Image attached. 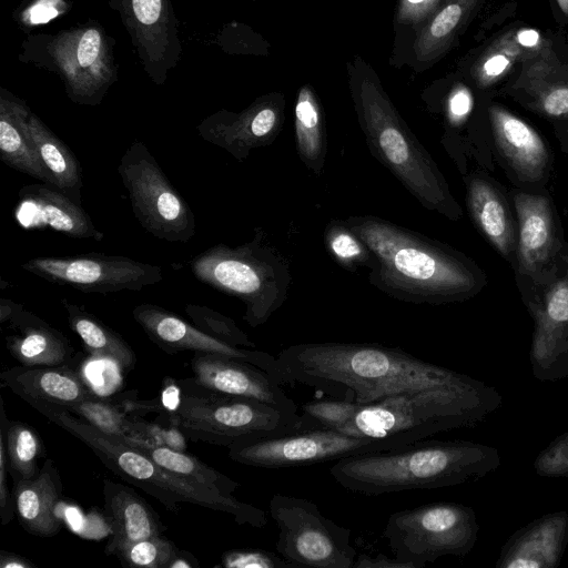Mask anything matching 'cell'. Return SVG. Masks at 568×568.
I'll use <instances>...</instances> for the list:
<instances>
[{
    "label": "cell",
    "instance_id": "cell-1",
    "mask_svg": "<svg viewBox=\"0 0 568 568\" xmlns=\"http://www.w3.org/2000/svg\"><path fill=\"white\" fill-rule=\"evenodd\" d=\"M467 375L425 362L400 347L372 343H301L276 357L275 382L301 384L358 405Z\"/></svg>",
    "mask_w": 568,
    "mask_h": 568
},
{
    "label": "cell",
    "instance_id": "cell-2",
    "mask_svg": "<svg viewBox=\"0 0 568 568\" xmlns=\"http://www.w3.org/2000/svg\"><path fill=\"white\" fill-rule=\"evenodd\" d=\"M346 225L374 256L368 281L387 295L414 304L442 305L476 296L487 275L466 254L373 215H352Z\"/></svg>",
    "mask_w": 568,
    "mask_h": 568
},
{
    "label": "cell",
    "instance_id": "cell-3",
    "mask_svg": "<svg viewBox=\"0 0 568 568\" xmlns=\"http://www.w3.org/2000/svg\"><path fill=\"white\" fill-rule=\"evenodd\" d=\"M497 448L470 440H420L408 447L346 457L329 468L347 490L378 496L473 483L500 466Z\"/></svg>",
    "mask_w": 568,
    "mask_h": 568
},
{
    "label": "cell",
    "instance_id": "cell-4",
    "mask_svg": "<svg viewBox=\"0 0 568 568\" xmlns=\"http://www.w3.org/2000/svg\"><path fill=\"white\" fill-rule=\"evenodd\" d=\"M501 405L497 388L467 375L359 405L339 432L408 447L437 433L474 427Z\"/></svg>",
    "mask_w": 568,
    "mask_h": 568
},
{
    "label": "cell",
    "instance_id": "cell-5",
    "mask_svg": "<svg viewBox=\"0 0 568 568\" xmlns=\"http://www.w3.org/2000/svg\"><path fill=\"white\" fill-rule=\"evenodd\" d=\"M34 409L83 442L120 478L140 487L174 514L179 513L181 503H189L225 513L239 525L255 528L266 525L261 508L166 469L125 440L101 432L62 406L39 405Z\"/></svg>",
    "mask_w": 568,
    "mask_h": 568
},
{
    "label": "cell",
    "instance_id": "cell-6",
    "mask_svg": "<svg viewBox=\"0 0 568 568\" xmlns=\"http://www.w3.org/2000/svg\"><path fill=\"white\" fill-rule=\"evenodd\" d=\"M246 243L215 244L189 265L200 282L243 302V320L257 327L285 303L292 281L290 262L266 243L262 229Z\"/></svg>",
    "mask_w": 568,
    "mask_h": 568
},
{
    "label": "cell",
    "instance_id": "cell-7",
    "mask_svg": "<svg viewBox=\"0 0 568 568\" xmlns=\"http://www.w3.org/2000/svg\"><path fill=\"white\" fill-rule=\"evenodd\" d=\"M358 102L359 123L372 155L425 209L459 220L463 210L437 163L392 105L377 94H364Z\"/></svg>",
    "mask_w": 568,
    "mask_h": 568
},
{
    "label": "cell",
    "instance_id": "cell-8",
    "mask_svg": "<svg viewBox=\"0 0 568 568\" xmlns=\"http://www.w3.org/2000/svg\"><path fill=\"white\" fill-rule=\"evenodd\" d=\"M180 399L169 416L187 438L229 447L245 438L300 432L298 412L258 399L206 390L187 378L175 381Z\"/></svg>",
    "mask_w": 568,
    "mask_h": 568
},
{
    "label": "cell",
    "instance_id": "cell-9",
    "mask_svg": "<svg viewBox=\"0 0 568 568\" xmlns=\"http://www.w3.org/2000/svg\"><path fill=\"white\" fill-rule=\"evenodd\" d=\"M22 48L20 59L58 74L78 104H99L116 80L112 43L99 23L29 36Z\"/></svg>",
    "mask_w": 568,
    "mask_h": 568
},
{
    "label": "cell",
    "instance_id": "cell-10",
    "mask_svg": "<svg viewBox=\"0 0 568 568\" xmlns=\"http://www.w3.org/2000/svg\"><path fill=\"white\" fill-rule=\"evenodd\" d=\"M476 514L469 506L437 501L392 514L384 529L392 554L412 568L443 556L464 557L478 537Z\"/></svg>",
    "mask_w": 568,
    "mask_h": 568
},
{
    "label": "cell",
    "instance_id": "cell-11",
    "mask_svg": "<svg viewBox=\"0 0 568 568\" xmlns=\"http://www.w3.org/2000/svg\"><path fill=\"white\" fill-rule=\"evenodd\" d=\"M517 285L534 321L532 376L540 382L568 377V243L538 277Z\"/></svg>",
    "mask_w": 568,
    "mask_h": 568
},
{
    "label": "cell",
    "instance_id": "cell-12",
    "mask_svg": "<svg viewBox=\"0 0 568 568\" xmlns=\"http://www.w3.org/2000/svg\"><path fill=\"white\" fill-rule=\"evenodd\" d=\"M268 507L280 531L276 551L293 567H353L351 530L326 518L316 504L275 494Z\"/></svg>",
    "mask_w": 568,
    "mask_h": 568
},
{
    "label": "cell",
    "instance_id": "cell-13",
    "mask_svg": "<svg viewBox=\"0 0 568 568\" xmlns=\"http://www.w3.org/2000/svg\"><path fill=\"white\" fill-rule=\"evenodd\" d=\"M118 173L128 190L132 211L153 236L168 242H189L196 231L195 216L143 142L123 153Z\"/></svg>",
    "mask_w": 568,
    "mask_h": 568
},
{
    "label": "cell",
    "instance_id": "cell-14",
    "mask_svg": "<svg viewBox=\"0 0 568 568\" xmlns=\"http://www.w3.org/2000/svg\"><path fill=\"white\" fill-rule=\"evenodd\" d=\"M227 448L229 457L239 464L262 468H284L336 462L346 457L405 447L333 429H315L281 436L240 439Z\"/></svg>",
    "mask_w": 568,
    "mask_h": 568
},
{
    "label": "cell",
    "instance_id": "cell-15",
    "mask_svg": "<svg viewBox=\"0 0 568 568\" xmlns=\"http://www.w3.org/2000/svg\"><path fill=\"white\" fill-rule=\"evenodd\" d=\"M21 267L48 282L84 293L141 291L163 280L158 265L121 255L87 253L63 257H34Z\"/></svg>",
    "mask_w": 568,
    "mask_h": 568
},
{
    "label": "cell",
    "instance_id": "cell-16",
    "mask_svg": "<svg viewBox=\"0 0 568 568\" xmlns=\"http://www.w3.org/2000/svg\"><path fill=\"white\" fill-rule=\"evenodd\" d=\"M121 17L144 70L156 84L181 55L178 20L170 0H110Z\"/></svg>",
    "mask_w": 568,
    "mask_h": 568
},
{
    "label": "cell",
    "instance_id": "cell-17",
    "mask_svg": "<svg viewBox=\"0 0 568 568\" xmlns=\"http://www.w3.org/2000/svg\"><path fill=\"white\" fill-rule=\"evenodd\" d=\"M518 224L516 282L538 277L565 244L562 227L551 199L516 192L511 196Z\"/></svg>",
    "mask_w": 568,
    "mask_h": 568
},
{
    "label": "cell",
    "instance_id": "cell-18",
    "mask_svg": "<svg viewBox=\"0 0 568 568\" xmlns=\"http://www.w3.org/2000/svg\"><path fill=\"white\" fill-rule=\"evenodd\" d=\"M132 315L149 338L168 354L192 351L223 355L251 363L275 377L276 357L273 355L224 343L162 306L142 303L133 308Z\"/></svg>",
    "mask_w": 568,
    "mask_h": 568
},
{
    "label": "cell",
    "instance_id": "cell-19",
    "mask_svg": "<svg viewBox=\"0 0 568 568\" xmlns=\"http://www.w3.org/2000/svg\"><path fill=\"white\" fill-rule=\"evenodd\" d=\"M493 146L517 182L545 185L552 169V152L527 122L500 105L489 108Z\"/></svg>",
    "mask_w": 568,
    "mask_h": 568
},
{
    "label": "cell",
    "instance_id": "cell-20",
    "mask_svg": "<svg viewBox=\"0 0 568 568\" xmlns=\"http://www.w3.org/2000/svg\"><path fill=\"white\" fill-rule=\"evenodd\" d=\"M193 376L187 379L206 390L258 399L298 412L272 376L260 367L236 358L195 353L190 363Z\"/></svg>",
    "mask_w": 568,
    "mask_h": 568
},
{
    "label": "cell",
    "instance_id": "cell-21",
    "mask_svg": "<svg viewBox=\"0 0 568 568\" xmlns=\"http://www.w3.org/2000/svg\"><path fill=\"white\" fill-rule=\"evenodd\" d=\"M18 199L14 217L26 230L50 229L70 237L97 241L104 236L80 203L50 184L24 185Z\"/></svg>",
    "mask_w": 568,
    "mask_h": 568
},
{
    "label": "cell",
    "instance_id": "cell-22",
    "mask_svg": "<svg viewBox=\"0 0 568 568\" xmlns=\"http://www.w3.org/2000/svg\"><path fill=\"white\" fill-rule=\"evenodd\" d=\"M281 124V114L273 104H257L240 114L219 111L204 119L196 130L204 141L244 161L252 150L273 143Z\"/></svg>",
    "mask_w": 568,
    "mask_h": 568
},
{
    "label": "cell",
    "instance_id": "cell-23",
    "mask_svg": "<svg viewBox=\"0 0 568 568\" xmlns=\"http://www.w3.org/2000/svg\"><path fill=\"white\" fill-rule=\"evenodd\" d=\"M568 544V513L546 514L516 530L503 545L496 568H556Z\"/></svg>",
    "mask_w": 568,
    "mask_h": 568
},
{
    "label": "cell",
    "instance_id": "cell-24",
    "mask_svg": "<svg viewBox=\"0 0 568 568\" xmlns=\"http://www.w3.org/2000/svg\"><path fill=\"white\" fill-rule=\"evenodd\" d=\"M467 207L478 231L507 260L516 264L518 224L508 200L497 182L486 173L466 179Z\"/></svg>",
    "mask_w": 568,
    "mask_h": 568
},
{
    "label": "cell",
    "instance_id": "cell-25",
    "mask_svg": "<svg viewBox=\"0 0 568 568\" xmlns=\"http://www.w3.org/2000/svg\"><path fill=\"white\" fill-rule=\"evenodd\" d=\"M3 386L29 403L68 408L93 396L82 376L69 364L60 366H14L0 374Z\"/></svg>",
    "mask_w": 568,
    "mask_h": 568
},
{
    "label": "cell",
    "instance_id": "cell-26",
    "mask_svg": "<svg viewBox=\"0 0 568 568\" xmlns=\"http://www.w3.org/2000/svg\"><path fill=\"white\" fill-rule=\"evenodd\" d=\"M3 324L6 347L21 365L60 366L73 359L74 348L65 335L21 304Z\"/></svg>",
    "mask_w": 568,
    "mask_h": 568
},
{
    "label": "cell",
    "instance_id": "cell-27",
    "mask_svg": "<svg viewBox=\"0 0 568 568\" xmlns=\"http://www.w3.org/2000/svg\"><path fill=\"white\" fill-rule=\"evenodd\" d=\"M103 498L112 532L105 547L108 555H115L132 542L162 535L165 530L153 508L132 488L104 479Z\"/></svg>",
    "mask_w": 568,
    "mask_h": 568
},
{
    "label": "cell",
    "instance_id": "cell-28",
    "mask_svg": "<svg viewBox=\"0 0 568 568\" xmlns=\"http://www.w3.org/2000/svg\"><path fill=\"white\" fill-rule=\"evenodd\" d=\"M63 485L51 459H47L37 477L13 483L16 515L29 534L40 537L57 535L62 526L57 508Z\"/></svg>",
    "mask_w": 568,
    "mask_h": 568
},
{
    "label": "cell",
    "instance_id": "cell-29",
    "mask_svg": "<svg viewBox=\"0 0 568 568\" xmlns=\"http://www.w3.org/2000/svg\"><path fill=\"white\" fill-rule=\"evenodd\" d=\"M29 112L24 101L1 89L0 158L8 166L54 186L50 171L28 135L26 118Z\"/></svg>",
    "mask_w": 568,
    "mask_h": 568
},
{
    "label": "cell",
    "instance_id": "cell-30",
    "mask_svg": "<svg viewBox=\"0 0 568 568\" xmlns=\"http://www.w3.org/2000/svg\"><path fill=\"white\" fill-rule=\"evenodd\" d=\"M26 129L53 178L54 187L81 204L82 171L73 152L31 111L26 118Z\"/></svg>",
    "mask_w": 568,
    "mask_h": 568
},
{
    "label": "cell",
    "instance_id": "cell-31",
    "mask_svg": "<svg viewBox=\"0 0 568 568\" xmlns=\"http://www.w3.org/2000/svg\"><path fill=\"white\" fill-rule=\"evenodd\" d=\"M61 303L67 311L70 328L94 358L108 359L121 371L129 372L134 368L135 353L122 336L83 307L68 300H62Z\"/></svg>",
    "mask_w": 568,
    "mask_h": 568
},
{
    "label": "cell",
    "instance_id": "cell-32",
    "mask_svg": "<svg viewBox=\"0 0 568 568\" xmlns=\"http://www.w3.org/2000/svg\"><path fill=\"white\" fill-rule=\"evenodd\" d=\"M0 436L4 439L9 474L13 483L37 477L41 469L39 459L45 454L42 440L30 425L8 419L2 398Z\"/></svg>",
    "mask_w": 568,
    "mask_h": 568
},
{
    "label": "cell",
    "instance_id": "cell-33",
    "mask_svg": "<svg viewBox=\"0 0 568 568\" xmlns=\"http://www.w3.org/2000/svg\"><path fill=\"white\" fill-rule=\"evenodd\" d=\"M103 433L128 442L152 443L148 423L129 415L114 399L91 396L67 408Z\"/></svg>",
    "mask_w": 568,
    "mask_h": 568
},
{
    "label": "cell",
    "instance_id": "cell-34",
    "mask_svg": "<svg viewBox=\"0 0 568 568\" xmlns=\"http://www.w3.org/2000/svg\"><path fill=\"white\" fill-rule=\"evenodd\" d=\"M295 140L301 161L321 175L327 154L326 133L318 105L306 88L301 90L295 106Z\"/></svg>",
    "mask_w": 568,
    "mask_h": 568
},
{
    "label": "cell",
    "instance_id": "cell-35",
    "mask_svg": "<svg viewBox=\"0 0 568 568\" xmlns=\"http://www.w3.org/2000/svg\"><path fill=\"white\" fill-rule=\"evenodd\" d=\"M125 442L140 449L156 464L165 467L166 469L213 487L225 495L234 496L233 493L239 487V483L232 478L183 450H178L165 445H154L143 442Z\"/></svg>",
    "mask_w": 568,
    "mask_h": 568
},
{
    "label": "cell",
    "instance_id": "cell-36",
    "mask_svg": "<svg viewBox=\"0 0 568 568\" xmlns=\"http://www.w3.org/2000/svg\"><path fill=\"white\" fill-rule=\"evenodd\" d=\"M325 243L334 260L342 266L354 270L374 264L371 250L346 225L344 220H332L325 230Z\"/></svg>",
    "mask_w": 568,
    "mask_h": 568
},
{
    "label": "cell",
    "instance_id": "cell-37",
    "mask_svg": "<svg viewBox=\"0 0 568 568\" xmlns=\"http://www.w3.org/2000/svg\"><path fill=\"white\" fill-rule=\"evenodd\" d=\"M359 405L343 399H314L301 406V429L338 430L354 416Z\"/></svg>",
    "mask_w": 568,
    "mask_h": 568
},
{
    "label": "cell",
    "instance_id": "cell-38",
    "mask_svg": "<svg viewBox=\"0 0 568 568\" xmlns=\"http://www.w3.org/2000/svg\"><path fill=\"white\" fill-rule=\"evenodd\" d=\"M184 310L193 325L207 335L233 346L255 347L236 323L220 312L197 304H187Z\"/></svg>",
    "mask_w": 568,
    "mask_h": 568
},
{
    "label": "cell",
    "instance_id": "cell-39",
    "mask_svg": "<svg viewBox=\"0 0 568 568\" xmlns=\"http://www.w3.org/2000/svg\"><path fill=\"white\" fill-rule=\"evenodd\" d=\"M178 550L170 539L158 535L132 542L120 549L114 556L123 566L169 568Z\"/></svg>",
    "mask_w": 568,
    "mask_h": 568
},
{
    "label": "cell",
    "instance_id": "cell-40",
    "mask_svg": "<svg viewBox=\"0 0 568 568\" xmlns=\"http://www.w3.org/2000/svg\"><path fill=\"white\" fill-rule=\"evenodd\" d=\"M535 473L548 478H568V432L556 436L536 456Z\"/></svg>",
    "mask_w": 568,
    "mask_h": 568
},
{
    "label": "cell",
    "instance_id": "cell-41",
    "mask_svg": "<svg viewBox=\"0 0 568 568\" xmlns=\"http://www.w3.org/2000/svg\"><path fill=\"white\" fill-rule=\"evenodd\" d=\"M225 568H286L293 567L282 556L264 549H231L221 557Z\"/></svg>",
    "mask_w": 568,
    "mask_h": 568
},
{
    "label": "cell",
    "instance_id": "cell-42",
    "mask_svg": "<svg viewBox=\"0 0 568 568\" xmlns=\"http://www.w3.org/2000/svg\"><path fill=\"white\" fill-rule=\"evenodd\" d=\"M65 0H32L14 18L21 28L30 29L48 23L70 10Z\"/></svg>",
    "mask_w": 568,
    "mask_h": 568
},
{
    "label": "cell",
    "instance_id": "cell-43",
    "mask_svg": "<svg viewBox=\"0 0 568 568\" xmlns=\"http://www.w3.org/2000/svg\"><path fill=\"white\" fill-rule=\"evenodd\" d=\"M535 109L550 118L568 116V87H555L539 94Z\"/></svg>",
    "mask_w": 568,
    "mask_h": 568
},
{
    "label": "cell",
    "instance_id": "cell-44",
    "mask_svg": "<svg viewBox=\"0 0 568 568\" xmlns=\"http://www.w3.org/2000/svg\"><path fill=\"white\" fill-rule=\"evenodd\" d=\"M8 458L4 439L0 436V517L2 525H7L16 515L13 494L8 487Z\"/></svg>",
    "mask_w": 568,
    "mask_h": 568
},
{
    "label": "cell",
    "instance_id": "cell-45",
    "mask_svg": "<svg viewBox=\"0 0 568 568\" xmlns=\"http://www.w3.org/2000/svg\"><path fill=\"white\" fill-rule=\"evenodd\" d=\"M355 568H412L409 564L403 562L397 558H388L383 554L372 557L361 554L353 565Z\"/></svg>",
    "mask_w": 568,
    "mask_h": 568
},
{
    "label": "cell",
    "instance_id": "cell-46",
    "mask_svg": "<svg viewBox=\"0 0 568 568\" xmlns=\"http://www.w3.org/2000/svg\"><path fill=\"white\" fill-rule=\"evenodd\" d=\"M471 109V98L469 93L460 89L456 91L449 101V111L454 119L460 120L465 118Z\"/></svg>",
    "mask_w": 568,
    "mask_h": 568
},
{
    "label": "cell",
    "instance_id": "cell-47",
    "mask_svg": "<svg viewBox=\"0 0 568 568\" xmlns=\"http://www.w3.org/2000/svg\"><path fill=\"white\" fill-rule=\"evenodd\" d=\"M37 567L30 559L10 552L7 550L0 551V568H34Z\"/></svg>",
    "mask_w": 568,
    "mask_h": 568
},
{
    "label": "cell",
    "instance_id": "cell-48",
    "mask_svg": "<svg viewBox=\"0 0 568 568\" xmlns=\"http://www.w3.org/2000/svg\"><path fill=\"white\" fill-rule=\"evenodd\" d=\"M508 59L503 54L493 55L484 64V71L488 78H496L508 65Z\"/></svg>",
    "mask_w": 568,
    "mask_h": 568
},
{
    "label": "cell",
    "instance_id": "cell-49",
    "mask_svg": "<svg viewBox=\"0 0 568 568\" xmlns=\"http://www.w3.org/2000/svg\"><path fill=\"white\" fill-rule=\"evenodd\" d=\"M200 564L196 557L186 550H178L169 568H199Z\"/></svg>",
    "mask_w": 568,
    "mask_h": 568
},
{
    "label": "cell",
    "instance_id": "cell-50",
    "mask_svg": "<svg viewBox=\"0 0 568 568\" xmlns=\"http://www.w3.org/2000/svg\"><path fill=\"white\" fill-rule=\"evenodd\" d=\"M537 39L538 34L532 30H526L519 34V41L525 45H534Z\"/></svg>",
    "mask_w": 568,
    "mask_h": 568
},
{
    "label": "cell",
    "instance_id": "cell-51",
    "mask_svg": "<svg viewBox=\"0 0 568 568\" xmlns=\"http://www.w3.org/2000/svg\"><path fill=\"white\" fill-rule=\"evenodd\" d=\"M562 149H565L568 152V126L564 131V138H560Z\"/></svg>",
    "mask_w": 568,
    "mask_h": 568
},
{
    "label": "cell",
    "instance_id": "cell-52",
    "mask_svg": "<svg viewBox=\"0 0 568 568\" xmlns=\"http://www.w3.org/2000/svg\"><path fill=\"white\" fill-rule=\"evenodd\" d=\"M561 11L568 16V0H556Z\"/></svg>",
    "mask_w": 568,
    "mask_h": 568
},
{
    "label": "cell",
    "instance_id": "cell-53",
    "mask_svg": "<svg viewBox=\"0 0 568 568\" xmlns=\"http://www.w3.org/2000/svg\"><path fill=\"white\" fill-rule=\"evenodd\" d=\"M407 1L410 2V3H420V2H423L425 0H407Z\"/></svg>",
    "mask_w": 568,
    "mask_h": 568
}]
</instances>
